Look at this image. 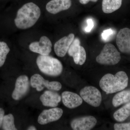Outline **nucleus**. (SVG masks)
<instances>
[{"label": "nucleus", "instance_id": "20e7f679", "mask_svg": "<svg viewBox=\"0 0 130 130\" xmlns=\"http://www.w3.org/2000/svg\"><path fill=\"white\" fill-rule=\"evenodd\" d=\"M121 59L120 53L115 46L111 43H107L96 57V60L101 64L112 66L118 63Z\"/></svg>", "mask_w": 130, "mask_h": 130}, {"label": "nucleus", "instance_id": "a211bd4d", "mask_svg": "<svg viewBox=\"0 0 130 130\" xmlns=\"http://www.w3.org/2000/svg\"><path fill=\"white\" fill-rule=\"evenodd\" d=\"M130 101V90H127L116 94L113 98L112 103L114 107H118Z\"/></svg>", "mask_w": 130, "mask_h": 130}, {"label": "nucleus", "instance_id": "f257e3e1", "mask_svg": "<svg viewBox=\"0 0 130 130\" xmlns=\"http://www.w3.org/2000/svg\"><path fill=\"white\" fill-rule=\"evenodd\" d=\"M41 13L40 8L35 3H26L17 12L14 20L15 25L21 29L30 28L37 22Z\"/></svg>", "mask_w": 130, "mask_h": 130}, {"label": "nucleus", "instance_id": "bb28decb", "mask_svg": "<svg viewBox=\"0 0 130 130\" xmlns=\"http://www.w3.org/2000/svg\"><path fill=\"white\" fill-rule=\"evenodd\" d=\"M27 130H37L36 128L34 126L32 125L29 126Z\"/></svg>", "mask_w": 130, "mask_h": 130}, {"label": "nucleus", "instance_id": "b1692460", "mask_svg": "<svg viewBox=\"0 0 130 130\" xmlns=\"http://www.w3.org/2000/svg\"><path fill=\"white\" fill-rule=\"evenodd\" d=\"M87 23L88 24V26L85 28V31L86 32H90L94 26L93 20L91 19H88L87 20Z\"/></svg>", "mask_w": 130, "mask_h": 130}, {"label": "nucleus", "instance_id": "9d476101", "mask_svg": "<svg viewBox=\"0 0 130 130\" xmlns=\"http://www.w3.org/2000/svg\"><path fill=\"white\" fill-rule=\"evenodd\" d=\"M52 47V43L48 38L43 36L39 42L31 43L29 48L31 51L40 54V55H48L51 53Z\"/></svg>", "mask_w": 130, "mask_h": 130}, {"label": "nucleus", "instance_id": "5701e85b", "mask_svg": "<svg viewBox=\"0 0 130 130\" xmlns=\"http://www.w3.org/2000/svg\"><path fill=\"white\" fill-rule=\"evenodd\" d=\"M113 32V30L111 29H108L103 31L101 35L103 40L105 41H107Z\"/></svg>", "mask_w": 130, "mask_h": 130}, {"label": "nucleus", "instance_id": "f3484780", "mask_svg": "<svg viewBox=\"0 0 130 130\" xmlns=\"http://www.w3.org/2000/svg\"><path fill=\"white\" fill-rule=\"evenodd\" d=\"M123 0H103L102 9L105 13H110L121 7Z\"/></svg>", "mask_w": 130, "mask_h": 130}, {"label": "nucleus", "instance_id": "393cba45", "mask_svg": "<svg viewBox=\"0 0 130 130\" xmlns=\"http://www.w3.org/2000/svg\"><path fill=\"white\" fill-rule=\"evenodd\" d=\"M5 116V111L2 108H0V127L2 126L3 117Z\"/></svg>", "mask_w": 130, "mask_h": 130}, {"label": "nucleus", "instance_id": "4468645a", "mask_svg": "<svg viewBox=\"0 0 130 130\" xmlns=\"http://www.w3.org/2000/svg\"><path fill=\"white\" fill-rule=\"evenodd\" d=\"M61 99L65 106L70 109H73L79 106L82 104L83 100L76 93L69 91H65L62 93Z\"/></svg>", "mask_w": 130, "mask_h": 130}, {"label": "nucleus", "instance_id": "f8f14e48", "mask_svg": "<svg viewBox=\"0 0 130 130\" xmlns=\"http://www.w3.org/2000/svg\"><path fill=\"white\" fill-rule=\"evenodd\" d=\"M116 43L119 50L123 53L130 54V29H121L116 36Z\"/></svg>", "mask_w": 130, "mask_h": 130}, {"label": "nucleus", "instance_id": "7ed1b4c3", "mask_svg": "<svg viewBox=\"0 0 130 130\" xmlns=\"http://www.w3.org/2000/svg\"><path fill=\"white\" fill-rule=\"evenodd\" d=\"M36 63L40 71L48 76H58L63 71L61 62L58 59L48 55H40L37 59Z\"/></svg>", "mask_w": 130, "mask_h": 130}, {"label": "nucleus", "instance_id": "6ab92c4d", "mask_svg": "<svg viewBox=\"0 0 130 130\" xmlns=\"http://www.w3.org/2000/svg\"><path fill=\"white\" fill-rule=\"evenodd\" d=\"M114 118L116 121L123 122L130 116V102L127 103L125 105L115 112Z\"/></svg>", "mask_w": 130, "mask_h": 130}, {"label": "nucleus", "instance_id": "f03ea898", "mask_svg": "<svg viewBox=\"0 0 130 130\" xmlns=\"http://www.w3.org/2000/svg\"><path fill=\"white\" fill-rule=\"evenodd\" d=\"M128 77L124 71L118 72L115 75L105 74L100 81L101 88L107 94H112L121 91L127 87Z\"/></svg>", "mask_w": 130, "mask_h": 130}, {"label": "nucleus", "instance_id": "dca6fc26", "mask_svg": "<svg viewBox=\"0 0 130 130\" xmlns=\"http://www.w3.org/2000/svg\"><path fill=\"white\" fill-rule=\"evenodd\" d=\"M61 97L58 93L52 90L45 91L40 96V100L44 106L55 107L61 101Z\"/></svg>", "mask_w": 130, "mask_h": 130}, {"label": "nucleus", "instance_id": "423d86ee", "mask_svg": "<svg viewBox=\"0 0 130 130\" xmlns=\"http://www.w3.org/2000/svg\"><path fill=\"white\" fill-rule=\"evenodd\" d=\"M80 95L83 100L92 106L99 107L101 103V94L98 89L94 86L84 87L80 91Z\"/></svg>", "mask_w": 130, "mask_h": 130}, {"label": "nucleus", "instance_id": "4be33fe9", "mask_svg": "<svg viewBox=\"0 0 130 130\" xmlns=\"http://www.w3.org/2000/svg\"><path fill=\"white\" fill-rule=\"evenodd\" d=\"M115 130H130V122L126 123H116L114 125Z\"/></svg>", "mask_w": 130, "mask_h": 130}, {"label": "nucleus", "instance_id": "39448f33", "mask_svg": "<svg viewBox=\"0 0 130 130\" xmlns=\"http://www.w3.org/2000/svg\"><path fill=\"white\" fill-rule=\"evenodd\" d=\"M30 84L32 88L36 89L38 91H42L44 88L49 90L58 91L62 88V85L59 82L46 80L38 74H35L31 77Z\"/></svg>", "mask_w": 130, "mask_h": 130}, {"label": "nucleus", "instance_id": "a878e982", "mask_svg": "<svg viewBox=\"0 0 130 130\" xmlns=\"http://www.w3.org/2000/svg\"><path fill=\"white\" fill-rule=\"evenodd\" d=\"M97 1L98 0H79V2L82 5H86L88 4L90 1L95 2Z\"/></svg>", "mask_w": 130, "mask_h": 130}, {"label": "nucleus", "instance_id": "6e6552de", "mask_svg": "<svg viewBox=\"0 0 130 130\" xmlns=\"http://www.w3.org/2000/svg\"><path fill=\"white\" fill-rule=\"evenodd\" d=\"M30 84L27 76L21 75L19 76L16 79L15 88L12 93L13 99L18 101L25 96L29 90Z\"/></svg>", "mask_w": 130, "mask_h": 130}, {"label": "nucleus", "instance_id": "aec40b11", "mask_svg": "<svg viewBox=\"0 0 130 130\" xmlns=\"http://www.w3.org/2000/svg\"><path fill=\"white\" fill-rule=\"evenodd\" d=\"M2 128L5 130H17L14 123V116L12 114L5 115L3 117Z\"/></svg>", "mask_w": 130, "mask_h": 130}, {"label": "nucleus", "instance_id": "412c9836", "mask_svg": "<svg viewBox=\"0 0 130 130\" xmlns=\"http://www.w3.org/2000/svg\"><path fill=\"white\" fill-rule=\"evenodd\" d=\"M10 50V48L6 42H0V67L4 65Z\"/></svg>", "mask_w": 130, "mask_h": 130}, {"label": "nucleus", "instance_id": "ddd939ff", "mask_svg": "<svg viewBox=\"0 0 130 130\" xmlns=\"http://www.w3.org/2000/svg\"><path fill=\"white\" fill-rule=\"evenodd\" d=\"M74 39V35L71 33L67 36L61 38L54 44V51L59 57L64 56L67 53L70 45Z\"/></svg>", "mask_w": 130, "mask_h": 130}, {"label": "nucleus", "instance_id": "2eb2a0df", "mask_svg": "<svg viewBox=\"0 0 130 130\" xmlns=\"http://www.w3.org/2000/svg\"><path fill=\"white\" fill-rule=\"evenodd\" d=\"M71 5V0H51L46 5V9L51 14H56L69 9Z\"/></svg>", "mask_w": 130, "mask_h": 130}, {"label": "nucleus", "instance_id": "9b49d317", "mask_svg": "<svg viewBox=\"0 0 130 130\" xmlns=\"http://www.w3.org/2000/svg\"><path fill=\"white\" fill-rule=\"evenodd\" d=\"M97 120L91 116H84L74 119L71 123V127L74 130H89L96 125Z\"/></svg>", "mask_w": 130, "mask_h": 130}, {"label": "nucleus", "instance_id": "1a4fd4ad", "mask_svg": "<svg viewBox=\"0 0 130 130\" xmlns=\"http://www.w3.org/2000/svg\"><path fill=\"white\" fill-rule=\"evenodd\" d=\"M63 113V109L56 107L48 109H45L38 116V122L40 124L44 125L57 121L60 118Z\"/></svg>", "mask_w": 130, "mask_h": 130}, {"label": "nucleus", "instance_id": "0eeeda50", "mask_svg": "<svg viewBox=\"0 0 130 130\" xmlns=\"http://www.w3.org/2000/svg\"><path fill=\"white\" fill-rule=\"evenodd\" d=\"M68 55L73 58L76 64L83 65L86 61V51L84 47L80 45V41L78 38H74L70 45L68 51Z\"/></svg>", "mask_w": 130, "mask_h": 130}]
</instances>
